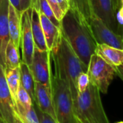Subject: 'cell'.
Wrapping results in <instances>:
<instances>
[{"label":"cell","mask_w":123,"mask_h":123,"mask_svg":"<svg viewBox=\"0 0 123 123\" xmlns=\"http://www.w3.org/2000/svg\"><path fill=\"white\" fill-rule=\"evenodd\" d=\"M58 70L68 84L74 101L78 96L77 79L81 72H87L86 66L74 52L71 45L61 33L60 43L55 51H50Z\"/></svg>","instance_id":"obj_2"},{"label":"cell","mask_w":123,"mask_h":123,"mask_svg":"<svg viewBox=\"0 0 123 123\" xmlns=\"http://www.w3.org/2000/svg\"><path fill=\"white\" fill-rule=\"evenodd\" d=\"M123 123V122H119V123Z\"/></svg>","instance_id":"obj_35"},{"label":"cell","mask_w":123,"mask_h":123,"mask_svg":"<svg viewBox=\"0 0 123 123\" xmlns=\"http://www.w3.org/2000/svg\"><path fill=\"white\" fill-rule=\"evenodd\" d=\"M51 90L58 123H78L74 112V100L66 80L60 75L50 51Z\"/></svg>","instance_id":"obj_3"},{"label":"cell","mask_w":123,"mask_h":123,"mask_svg":"<svg viewBox=\"0 0 123 123\" xmlns=\"http://www.w3.org/2000/svg\"><path fill=\"white\" fill-rule=\"evenodd\" d=\"M113 7L115 9L116 12L119 11V9L121 8V4H120V0H112Z\"/></svg>","instance_id":"obj_29"},{"label":"cell","mask_w":123,"mask_h":123,"mask_svg":"<svg viewBox=\"0 0 123 123\" xmlns=\"http://www.w3.org/2000/svg\"><path fill=\"white\" fill-rule=\"evenodd\" d=\"M90 83L89 77L87 72H81L77 79V89L79 93L84 92Z\"/></svg>","instance_id":"obj_24"},{"label":"cell","mask_w":123,"mask_h":123,"mask_svg":"<svg viewBox=\"0 0 123 123\" xmlns=\"http://www.w3.org/2000/svg\"><path fill=\"white\" fill-rule=\"evenodd\" d=\"M9 0H3L0 7V65L5 67V51L10 41L8 25Z\"/></svg>","instance_id":"obj_12"},{"label":"cell","mask_w":123,"mask_h":123,"mask_svg":"<svg viewBox=\"0 0 123 123\" xmlns=\"http://www.w3.org/2000/svg\"><path fill=\"white\" fill-rule=\"evenodd\" d=\"M20 58L19 54V49L10 40L5 51V67L4 68L14 69L19 67Z\"/></svg>","instance_id":"obj_21"},{"label":"cell","mask_w":123,"mask_h":123,"mask_svg":"<svg viewBox=\"0 0 123 123\" xmlns=\"http://www.w3.org/2000/svg\"><path fill=\"white\" fill-rule=\"evenodd\" d=\"M31 28L35 46L42 51H49L46 45L43 28L40 20L39 12L35 8H32L31 11Z\"/></svg>","instance_id":"obj_16"},{"label":"cell","mask_w":123,"mask_h":123,"mask_svg":"<svg viewBox=\"0 0 123 123\" xmlns=\"http://www.w3.org/2000/svg\"><path fill=\"white\" fill-rule=\"evenodd\" d=\"M95 53L115 68L123 65V49L104 43H97Z\"/></svg>","instance_id":"obj_14"},{"label":"cell","mask_w":123,"mask_h":123,"mask_svg":"<svg viewBox=\"0 0 123 123\" xmlns=\"http://www.w3.org/2000/svg\"><path fill=\"white\" fill-rule=\"evenodd\" d=\"M36 9L39 12L43 13L47 17H48L56 26L61 28V22L59 20H58V19L55 16V14H54V13L47 0H37Z\"/></svg>","instance_id":"obj_22"},{"label":"cell","mask_w":123,"mask_h":123,"mask_svg":"<svg viewBox=\"0 0 123 123\" xmlns=\"http://www.w3.org/2000/svg\"><path fill=\"white\" fill-rule=\"evenodd\" d=\"M76 120H77V123H90L88 120H86L85 119H82V118L76 117Z\"/></svg>","instance_id":"obj_30"},{"label":"cell","mask_w":123,"mask_h":123,"mask_svg":"<svg viewBox=\"0 0 123 123\" xmlns=\"http://www.w3.org/2000/svg\"><path fill=\"white\" fill-rule=\"evenodd\" d=\"M17 112L18 116H22L28 112L33 106V101L27 91L20 83L15 103Z\"/></svg>","instance_id":"obj_19"},{"label":"cell","mask_w":123,"mask_h":123,"mask_svg":"<svg viewBox=\"0 0 123 123\" xmlns=\"http://www.w3.org/2000/svg\"><path fill=\"white\" fill-rule=\"evenodd\" d=\"M31 11L32 8L22 12L21 14V38L22 62L29 67L32 61L35 49V43L31 28Z\"/></svg>","instance_id":"obj_8"},{"label":"cell","mask_w":123,"mask_h":123,"mask_svg":"<svg viewBox=\"0 0 123 123\" xmlns=\"http://www.w3.org/2000/svg\"><path fill=\"white\" fill-rule=\"evenodd\" d=\"M0 117L4 123H15L17 119L16 106L9 89L4 68L0 65Z\"/></svg>","instance_id":"obj_9"},{"label":"cell","mask_w":123,"mask_h":123,"mask_svg":"<svg viewBox=\"0 0 123 123\" xmlns=\"http://www.w3.org/2000/svg\"><path fill=\"white\" fill-rule=\"evenodd\" d=\"M47 1H48V2L49 4L50 7H51L55 16L56 17L58 20H59L61 22L65 14L63 12L62 9H61L58 3L57 2L56 0H47Z\"/></svg>","instance_id":"obj_25"},{"label":"cell","mask_w":123,"mask_h":123,"mask_svg":"<svg viewBox=\"0 0 123 123\" xmlns=\"http://www.w3.org/2000/svg\"><path fill=\"white\" fill-rule=\"evenodd\" d=\"M117 68L108 64L100 56L94 53L92 55L88 65L87 73L90 82L95 85L99 91L104 94H107Z\"/></svg>","instance_id":"obj_5"},{"label":"cell","mask_w":123,"mask_h":123,"mask_svg":"<svg viewBox=\"0 0 123 123\" xmlns=\"http://www.w3.org/2000/svg\"><path fill=\"white\" fill-rule=\"evenodd\" d=\"M99 88L89 83L86 89L79 93L74 101L75 115L90 123H110L102 105Z\"/></svg>","instance_id":"obj_4"},{"label":"cell","mask_w":123,"mask_h":123,"mask_svg":"<svg viewBox=\"0 0 123 123\" xmlns=\"http://www.w3.org/2000/svg\"><path fill=\"white\" fill-rule=\"evenodd\" d=\"M30 69L35 82L51 86L50 51H42L35 46Z\"/></svg>","instance_id":"obj_7"},{"label":"cell","mask_w":123,"mask_h":123,"mask_svg":"<svg viewBox=\"0 0 123 123\" xmlns=\"http://www.w3.org/2000/svg\"><path fill=\"white\" fill-rule=\"evenodd\" d=\"M32 7V0H20V7L22 12Z\"/></svg>","instance_id":"obj_27"},{"label":"cell","mask_w":123,"mask_h":123,"mask_svg":"<svg viewBox=\"0 0 123 123\" xmlns=\"http://www.w3.org/2000/svg\"><path fill=\"white\" fill-rule=\"evenodd\" d=\"M70 8L74 9L78 14L89 25L91 16L93 13L89 0H69Z\"/></svg>","instance_id":"obj_20"},{"label":"cell","mask_w":123,"mask_h":123,"mask_svg":"<svg viewBox=\"0 0 123 123\" xmlns=\"http://www.w3.org/2000/svg\"><path fill=\"white\" fill-rule=\"evenodd\" d=\"M20 83L27 91L32 101L35 100V80L30 67L22 61L19 65Z\"/></svg>","instance_id":"obj_17"},{"label":"cell","mask_w":123,"mask_h":123,"mask_svg":"<svg viewBox=\"0 0 123 123\" xmlns=\"http://www.w3.org/2000/svg\"><path fill=\"white\" fill-rule=\"evenodd\" d=\"M56 1L58 3L60 7L62 9L64 14H66V13L69 10V9L71 7L69 0H56Z\"/></svg>","instance_id":"obj_26"},{"label":"cell","mask_w":123,"mask_h":123,"mask_svg":"<svg viewBox=\"0 0 123 123\" xmlns=\"http://www.w3.org/2000/svg\"><path fill=\"white\" fill-rule=\"evenodd\" d=\"M0 123H4V121L1 120V117H0Z\"/></svg>","instance_id":"obj_33"},{"label":"cell","mask_w":123,"mask_h":123,"mask_svg":"<svg viewBox=\"0 0 123 123\" xmlns=\"http://www.w3.org/2000/svg\"><path fill=\"white\" fill-rule=\"evenodd\" d=\"M39 14L47 47L49 51H55L60 43L61 29L43 13L39 12Z\"/></svg>","instance_id":"obj_13"},{"label":"cell","mask_w":123,"mask_h":123,"mask_svg":"<svg viewBox=\"0 0 123 123\" xmlns=\"http://www.w3.org/2000/svg\"><path fill=\"white\" fill-rule=\"evenodd\" d=\"M120 4H121V7H123V0H120Z\"/></svg>","instance_id":"obj_32"},{"label":"cell","mask_w":123,"mask_h":123,"mask_svg":"<svg viewBox=\"0 0 123 123\" xmlns=\"http://www.w3.org/2000/svg\"></svg>","instance_id":"obj_36"},{"label":"cell","mask_w":123,"mask_h":123,"mask_svg":"<svg viewBox=\"0 0 123 123\" xmlns=\"http://www.w3.org/2000/svg\"><path fill=\"white\" fill-rule=\"evenodd\" d=\"M33 103L41 112L48 115L57 122L51 86L35 82V100Z\"/></svg>","instance_id":"obj_11"},{"label":"cell","mask_w":123,"mask_h":123,"mask_svg":"<svg viewBox=\"0 0 123 123\" xmlns=\"http://www.w3.org/2000/svg\"><path fill=\"white\" fill-rule=\"evenodd\" d=\"M93 13L99 17L112 30L118 33L119 22L112 0H89Z\"/></svg>","instance_id":"obj_10"},{"label":"cell","mask_w":123,"mask_h":123,"mask_svg":"<svg viewBox=\"0 0 123 123\" xmlns=\"http://www.w3.org/2000/svg\"><path fill=\"white\" fill-rule=\"evenodd\" d=\"M9 2L11 4H12L20 14L22 13L21 10V7H20V0H9Z\"/></svg>","instance_id":"obj_28"},{"label":"cell","mask_w":123,"mask_h":123,"mask_svg":"<svg viewBox=\"0 0 123 123\" xmlns=\"http://www.w3.org/2000/svg\"><path fill=\"white\" fill-rule=\"evenodd\" d=\"M2 1H3V0H0V7H1V4L2 3Z\"/></svg>","instance_id":"obj_34"},{"label":"cell","mask_w":123,"mask_h":123,"mask_svg":"<svg viewBox=\"0 0 123 123\" xmlns=\"http://www.w3.org/2000/svg\"><path fill=\"white\" fill-rule=\"evenodd\" d=\"M4 75L6 80L10 91L12 99L16 103L17 92L20 86V72L19 67L14 69L4 68Z\"/></svg>","instance_id":"obj_18"},{"label":"cell","mask_w":123,"mask_h":123,"mask_svg":"<svg viewBox=\"0 0 123 123\" xmlns=\"http://www.w3.org/2000/svg\"><path fill=\"white\" fill-rule=\"evenodd\" d=\"M89 25L97 43H104L123 49V36L112 30L94 13H92L91 16Z\"/></svg>","instance_id":"obj_6"},{"label":"cell","mask_w":123,"mask_h":123,"mask_svg":"<svg viewBox=\"0 0 123 123\" xmlns=\"http://www.w3.org/2000/svg\"><path fill=\"white\" fill-rule=\"evenodd\" d=\"M61 29L74 52L88 67L97 45L90 25L70 8L61 21Z\"/></svg>","instance_id":"obj_1"},{"label":"cell","mask_w":123,"mask_h":123,"mask_svg":"<svg viewBox=\"0 0 123 123\" xmlns=\"http://www.w3.org/2000/svg\"><path fill=\"white\" fill-rule=\"evenodd\" d=\"M116 73H118L120 77L123 80V69H119L118 67L117 68V72Z\"/></svg>","instance_id":"obj_31"},{"label":"cell","mask_w":123,"mask_h":123,"mask_svg":"<svg viewBox=\"0 0 123 123\" xmlns=\"http://www.w3.org/2000/svg\"><path fill=\"white\" fill-rule=\"evenodd\" d=\"M18 117L22 123H40L37 114L34 107V104L32 107L28 112L22 116H18Z\"/></svg>","instance_id":"obj_23"},{"label":"cell","mask_w":123,"mask_h":123,"mask_svg":"<svg viewBox=\"0 0 123 123\" xmlns=\"http://www.w3.org/2000/svg\"><path fill=\"white\" fill-rule=\"evenodd\" d=\"M21 14L10 3L8 9V25L10 40L19 49L21 38Z\"/></svg>","instance_id":"obj_15"}]
</instances>
